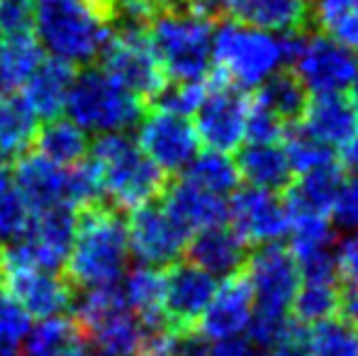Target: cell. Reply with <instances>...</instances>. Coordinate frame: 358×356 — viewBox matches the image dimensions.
<instances>
[{
  "label": "cell",
  "instance_id": "d6a6232c",
  "mask_svg": "<svg viewBox=\"0 0 358 356\" xmlns=\"http://www.w3.org/2000/svg\"><path fill=\"white\" fill-rule=\"evenodd\" d=\"M185 180H190L198 188L208 190V193L222 195L224 198L227 193L236 188L239 183V173H236V166L227 154L220 152H205L198 154V157L190 162L188 171H185Z\"/></svg>",
  "mask_w": 358,
  "mask_h": 356
},
{
  "label": "cell",
  "instance_id": "484cf974",
  "mask_svg": "<svg viewBox=\"0 0 358 356\" xmlns=\"http://www.w3.org/2000/svg\"><path fill=\"white\" fill-rule=\"evenodd\" d=\"M124 303L137 315L142 327L159 329L166 327L164 322V295H166V269L137 266L124 278Z\"/></svg>",
  "mask_w": 358,
  "mask_h": 356
},
{
  "label": "cell",
  "instance_id": "f35d334b",
  "mask_svg": "<svg viewBox=\"0 0 358 356\" xmlns=\"http://www.w3.org/2000/svg\"><path fill=\"white\" fill-rule=\"evenodd\" d=\"M32 220L34 213L27 208L17 188L10 190L5 198H0V239H5L8 244L24 239L32 227Z\"/></svg>",
  "mask_w": 358,
  "mask_h": 356
},
{
  "label": "cell",
  "instance_id": "9a60e30c",
  "mask_svg": "<svg viewBox=\"0 0 358 356\" xmlns=\"http://www.w3.org/2000/svg\"><path fill=\"white\" fill-rule=\"evenodd\" d=\"M0 288L32 318H54L73 305L76 288L62 273L37 266H0Z\"/></svg>",
  "mask_w": 358,
  "mask_h": 356
},
{
  "label": "cell",
  "instance_id": "74e56055",
  "mask_svg": "<svg viewBox=\"0 0 358 356\" xmlns=\"http://www.w3.org/2000/svg\"><path fill=\"white\" fill-rule=\"evenodd\" d=\"M205 90H208V81H169L149 108H161L166 113L188 118L200 108Z\"/></svg>",
  "mask_w": 358,
  "mask_h": 356
},
{
  "label": "cell",
  "instance_id": "2e32d148",
  "mask_svg": "<svg viewBox=\"0 0 358 356\" xmlns=\"http://www.w3.org/2000/svg\"><path fill=\"white\" fill-rule=\"evenodd\" d=\"M251 315H254V288L244 266L227 276L224 283L215 288L213 300L198 322V334L213 342L239 337L249 327Z\"/></svg>",
  "mask_w": 358,
  "mask_h": 356
},
{
  "label": "cell",
  "instance_id": "bcb514c9",
  "mask_svg": "<svg viewBox=\"0 0 358 356\" xmlns=\"http://www.w3.org/2000/svg\"><path fill=\"white\" fill-rule=\"evenodd\" d=\"M341 169H344V173H354L358 178V129L356 134L349 139V142L341 147Z\"/></svg>",
  "mask_w": 358,
  "mask_h": 356
},
{
  "label": "cell",
  "instance_id": "f546056e",
  "mask_svg": "<svg viewBox=\"0 0 358 356\" xmlns=\"http://www.w3.org/2000/svg\"><path fill=\"white\" fill-rule=\"evenodd\" d=\"M312 27L341 47L358 49V0H312Z\"/></svg>",
  "mask_w": 358,
  "mask_h": 356
},
{
  "label": "cell",
  "instance_id": "8992f818",
  "mask_svg": "<svg viewBox=\"0 0 358 356\" xmlns=\"http://www.w3.org/2000/svg\"><path fill=\"white\" fill-rule=\"evenodd\" d=\"M66 108L73 122L90 132H120L137 124L146 113L142 100L134 98L103 69H85L76 76Z\"/></svg>",
  "mask_w": 358,
  "mask_h": 356
},
{
  "label": "cell",
  "instance_id": "d590c367",
  "mask_svg": "<svg viewBox=\"0 0 358 356\" xmlns=\"http://www.w3.org/2000/svg\"><path fill=\"white\" fill-rule=\"evenodd\" d=\"M307 356H358V332L339 318L312 325Z\"/></svg>",
  "mask_w": 358,
  "mask_h": 356
},
{
  "label": "cell",
  "instance_id": "816d5d0a",
  "mask_svg": "<svg viewBox=\"0 0 358 356\" xmlns=\"http://www.w3.org/2000/svg\"><path fill=\"white\" fill-rule=\"evenodd\" d=\"M349 100H351V105H354L356 118H358V78L354 81V86H351V90H349Z\"/></svg>",
  "mask_w": 358,
  "mask_h": 356
},
{
  "label": "cell",
  "instance_id": "ffe728a7",
  "mask_svg": "<svg viewBox=\"0 0 358 356\" xmlns=\"http://www.w3.org/2000/svg\"><path fill=\"white\" fill-rule=\"evenodd\" d=\"M305 129L324 142L327 147H344L358 129L356 110L349 100V93H315L300 120Z\"/></svg>",
  "mask_w": 358,
  "mask_h": 356
},
{
  "label": "cell",
  "instance_id": "ab89813d",
  "mask_svg": "<svg viewBox=\"0 0 358 356\" xmlns=\"http://www.w3.org/2000/svg\"><path fill=\"white\" fill-rule=\"evenodd\" d=\"M285 132V124L266 108L256 95H251V108L246 115V127L244 137L249 144H280Z\"/></svg>",
  "mask_w": 358,
  "mask_h": 356
},
{
  "label": "cell",
  "instance_id": "7402d4cb",
  "mask_svg": "<svg viewBox=\"0 0 358 356\" xmlns=\"http://www.w3.org/2000/svg\"><path fill=\"white\" fill-rule=\"evenodd\" d=\"M13 178L17 193L22 195V200L34 215L64 203L66 171L49 159L39 157L37 152L24 154L15 162Z\"/></svg>",
  "mask_w": 358,
  "mask_h": 356
},
{
  "label": "cell",
  "instance_id": "f1b7e54d",
  "mask_svg": "<svg viewBox=\"0 0 358 356\" xmlns=\"http://www.w3.org/2000/svg\"><path fill=\"white\" fill-rule=\"evenodd\" d=\"M256 100H261L285 127H290V124L300 122L305 115V108L310 103V90L305 88V83L297 78L292 69H283L266 78V83L256 93Z\"/></svg>",
  "mask_w": 358,
  "mask_h": 356
},
{
  "label": "cell",
  "instance_id": "7c38bea8",
  "mask_svg": "<svg viewBox=\"0 0 358 356\" xmlns=\"http://www.w3.org/2000/svg\"><path fill=\"white\" fill-rule=\"evenodd\" d=\"M290 69L312 93H339L354 86L358 78V59L322 32H307Z\"/></svg>",
  "mask_w": 358,
  "mask_h": 356
},
{
  "label": "cell",
  "instance_id": "4fadbf2b",
  "mask_svg": "<svg viewBox=\"0 0 358 356\" xmlns=\"http://www.w3.org/2000/svg\"><path fill=\"white\" fill-rule=\"evenodd\" d=\"M227 220L231 222V232L246 244H273L287 234L290 218L283 203V193H271L261 188H241L227 205Z\"/></svg>",
  "mask_w": 358,
  "mask_h": 356
},
{
  "label": "cell",
  "instance_id": "ee69618b",
  "mask_svg": "<svg viewBox=\"0 0 358 356\" xmlns=\"http://www.w3.org/2000/svg\"><path fill=\"white\" fill-rule=\"evenodd\" d=\"M336 269L346 288L358 290V234L341 242V249L336 254Z\"/></svg>",
  "mask_w": 358,
  "mask_h": 356
},
{
  "label": "cell",
  "instance_id": "ac0fdd59",
  "mask_svg": "<svg viewBox=\"0 0 358 356\" xmlns=\"http://www.w3.org/2000/svg\"><path fill=\"white\" fill-rule=\"evenodd\" d=\"M159 200L190 234L227 222V200L185 178H171Z\"/></svg>",
  "mask_w": 358,
  "mask_h": 356
},
{
  "label": "cell",
  "instance_id": "d4e9b609",
  "mask_svg": "<svg viewBox=\"0 0 358 356\" xmlns=\"http://www.w3.org/2000/svg\"><path fill=\"white\" fill-rule=\"evenodd\" d=\"M236 173L251 188L285 193L292 183V169L280 144H246L236 154Z\"/></svg>",
  "mask_w": 358,
  "mask_h": 356
},
{
  "label": "cell",
  "instance_id": "836d02e7",
  "mask_svg": "<svg viewBox=\"0 0 358 356\" xmlns=\"http://www.w3.org/2000/svg\"><path fill=\"white\" fill-rule=\"evenodd\" d=\"M280 142H283V152H285L287 162H290V169L297 173H307V171H312V169L334 162L331 147H327L324 142L312 137L302 122H295V124H290V127H285Z\"/></svg>",
  "mask_w": 358,
  "mask_h": 356
},
{
  "label": "cell",
  "instance_id": "6da1fadb",
  "mask_svg": "<svg viewBox=\"0 0 358 356\" xmlns=\"http://www.w3.org/2000/svg\"><path fill=\"white\" fill-rule=\"evenodd\" d=\"M127 222L117 208L103 200L78 210L76 237L62 276L73 288L117 283L127 264Z\"/></svg>",
  "mask_w": 358,
  "mask_h": 356
},
{
  "label": "cell",
  "instance_id": "5bb4252c",
  "mask_svg": "<svg viewBox=\"0 0 358 356\" xmlns=\"http://www.w3.org/2000/svg\"><path fill=\"white\" fill-rule=\"evenodd\" d=\"M215 276L188 262L166 269L164 322L176 334H195L205 308L215 295Z\"/></svg>",
  "mask_w": 358,
  "mask_h": 356
},
{
  "label": "cell",
  "instance_id": "cb8c5ba5",
  "mask_svg": "<svg viewBox=\"0 0 358 356\" xmlns=\"http://www.w3.org/2000/svg\"><path fill=\"white\" fill-rule=\"evenodd\" d=\"M344 183L346 173L341 164L334 159L324 166H317L312 171L302 173L300 180H292L290 188L283 193V203L287 208H302L329 218Z\"/></svg>",
  "mask_w": 358,
  "mask_h": 356
},
{
  "label": "cell",
  "instance_id": "b9f144b4",
  "mask_svg": "<svg viewBox=\"0 0 358 356\" xmlns=\"http://www.w3.org/2000/svg\"><path fill=\"white\" fill-rule=\"evenodd\" d=\"M29 332V315L15 298H10L0 288V339L8 344H17Z\"/></svg>",
  "mask_w": 358,
  "mask_h": 356
},
{
  "label": "cell",
  "instance_id": "f5cc1de1",
  "mask_svg": "<svg viewBox=\"0 0 358 356\" xmlns=\"http://www.w3.org/2000/svg\"><path fill=\"white\" fill-rule=\"evenodd\" d=\"M3 42H5V39H3V34H0V47H3Z\"/></svg>",
  "mask_w": 358,
  "mask_h": 356
},
{
  "label": "cell",
  "instance_id": "60d3db41",
  "mask_svg": "<svg viewBox=\"0 0 358 356\" xmlns=\"http://www.w3.org/2000/svg\"><path fill=\"white\" fill-rule=\"evenodd\" d=\"M37 0H0V34L3 39L34 34Z\"/></svg>",
  "mask_w": 358,
  "mask_h": 356
},
{
  "label": "cell",
  "instance_id": "d6986e66",
  "mask_svg": "<svg viewBox=\"0 0 358 356\" xmlns=\"http://www.w3.org/2000/svg\"><path fill=\"white\" fill-rule=\"evenodd\" d=\"M76 66L59 57L42 59L32 76L22 86V100L29 105L37 120H57L66 108L69 90L76 81Z\"/></svg>",
  "mask_w": 358,
  "mask_h": 356
},
{
  "label": "cell",
  "instance_id": "f907efd6",
  "mask_svg": "<svg viewBox=\"0 0 358 356\" xmlns=\"http://www.w3.org/2000/svg\"><path fill=\"white\" fill-rule=\"evenodd\" d=\"M0 356H20L17 344H8V342L0 339Z\"/></svg>",
  "mask_w": 358,
  "mask_h": 356
},
{
  "label": "cell",
  "instance_id": "1f68e13d",
  "mask_svg": "<svg viewBox=\"0 0 358 356\" xmlns=\"http://www.w3.org/2000/svg\"><path fill=\"white\" fill-rule=\"evenodd\" d=\"M339 283H310L302 280L297 285V293L292 298V315L300 325H317L322 320L336 318V308H339Z\"/></svg>",
  "mask_w": 358,
  "mask_h": 356
},
{
  "label": "cell",
  "instance_id": "7a4b0ae2",
  "mask_svg": "<svg viewBox=\"0 0 358 356\" xmlns=\"http://www.w3.org/2000/svg\"><path fill=\"white\" fill-rule=\"evenodd\" d=\"M34 24L54 57L88 66L113 32V0H37Z\"/></svg>",
  "mask_w": 358,
  "mask_h": 356
},
{
  "label": "cell",
  "instance_id": "8d00e7d4",
  "mask_svg": "<svg viewBox=\"0 0 358 356\" xmlns=\"http://www.w3.org/2000/svg\"><path fill=\"white\" fill-rule=\"evenodd\" d=\"M103 176H100V166L93 159H80L78 164L69 166L66 183H64V203L80 210L88 205L103 203Z\"/></svg>",
  "mask_w": 358,
  "mask_h": 356
},
{
  "label": "cell",
  "instance_id": "277c9868",
  "mask_svg": "<svg viewBox=\"0 0 358 356\" xmlns=\"http://www.w3.org/2000/svg\"><path fill=\"white\" fill-rule=\"evenodd\" d=\"M213 24L190 10H159L149 39L169 81H205L213 59Z\"/></svg>",
  "mask_w": 358,
  "mask_h": 356
},
{
  "label": "cell",
  "instance_id": "83f0119b",
  "mask_svg": "<svg viewBox=\"0 0 358 356\" xmlns=\"http://www.w3.org/2000/svg\"><path fill=\"white\" fill-rule=\"evenodd\" d=\"M32 152H37L39 157L49 159L52 164L62 169H69L73 164H78L80 159H85L90 144L85 132L73 122V120H47L44 127H37L32 142Z\"/></svg>",
  "mask_w": 358,
  "mask_h": 356
},
{
  "label": "cell",
  "instance_id": "e575fe53",
  "mask_svg": "<svg viewBox=\"0 0 358 356\" xmlns=\"http://www.w3.org/2000/svg\"><path fill=\"white\" fill-rule=\"evenodd\" d=\"M83 337L73 318L54 315L44 318L37 327H29L24 337V354L27 356H59L73 339Z\"/></svg>",
  "mask_w": 358,
  "mask_h": 356
},
{
  "label": "cell",
  "instance_id": "4dcf8cb0",
  "mask_svg": "<svg viewBox=\"0 0 358 356\" xmlns=\"http://www.w3.org/2000/svg\"><path fill=\"white\" fill-rule=\"evenodd\" d=\"M42 44L34 39V34L3 42L0 47V90L22 88L24 81L34 73V69L42 64Z\"/></svg>",
  "mask_w": 358,
  "mask_h": 356
},
{
  "label": "cell",
  "instance_id": "9c48e42d",
  "mask_svg": "<svg viewBox=\"0 0 358 356\" xmlns=\"http://www.w3.org/2000/svg\"><path fill=\"white\" fill-rule=\"evenodd\" d=\"M251 288H254V315L271 320L287 318V310L300 285V269L292 252L283 244H261L246 259Z\"/></svg>",
  "mask_w": 358,
  "mask_h": 356
},
{
  "label": "cell",
  "instance_id": "681fc988",
  "mask_svg": "<svg viewBox=\"0 0 358 356\" xmlns=\"http://www.w3.org/2000/svg\"><path fill=\"white\" fill-rule=\"evenodd\" d=\"M59 356H93V352H90V347L85 344V339L78 337V339H73V342L69 344Z\"/></svg>",
  "mask_w": 358,
  "mask_h": 356
},
{
  "label": "cell",
  "instance_id": "e0dca14e",
  "mask_svg": "<svg viewBox=\"0 0 358 356\" xmlns=\"http://www.w3.org/2000/svg\"><path fill=\"white\" fill-rule=\"evenodd\" d=\"M76 218L78 210L69 203H59L34 215L24 242L32 252L34 264L42 271L62 273L76 237Z\"/></svg>",
  "mask_w": 358,
  "mask_h": 356
},
{
  "label": "cell",
  "instance_id": "603a6c76",
  "mask_svg": "<svg viewBox=\"0 0 358 356\" xmlns=\"http://www.w3.org/2000/svg\"><path fill=\"white\" fill-rule=\"evenodd\" d=\"M80 334L93 356H139L146 329L137 320V315L124 305L105 315Z\"/></svg>",
  "mask_w": 358,
  "mask_h": 356
},
{
  "label": "cell",
  "instance_id": "c3c4849f",
  "mask_svg": "<svg viewBox=\"0 0 358 356\" xmlns=\"http://www.w3.org/2000/svg\"><path fill=\"white\" fill-rule=\"evenodd\" d=\"M15 190V178H13V169L8 164H0V198Z\"/></svg>",
  "mask_w": 358,
  "mask_h": 356
},
{
  "label": "cell",
  "instance_id": "30bf717a",
  "mask_svg": "<svg viewBox=\"0 0 358 356\" xmlns=\"http://www.w3.org/2000/svg\"><path fill=\"white\" fill-rule=\"evenodd\" d=\"M190 232L164 208V203H146L132 210L127 222L129 252L142 266L169 269L185 254Z\"/></svg>",
  "mask_w": 358,
  "mask_h": 356
},
{
  "label": "cell",
  "instance_id": "44dd1931",
  "mask_svg": "<svg viewBox=\"0 0 358 356\" xmlns=\"http://www.w3.org/2000/svg\"><path fill=\"white\" fill-rule=\"evenodd\" d=\"M185 259L193 266L203 269L210 276H231L246 266L249 247L231 232V227H208L200 229L188 239Z\"/></svg>",
  "mask_w": 358,
  "mask_h": 356
},
{
  "label": "cell",
  "instance_id": "f6af8a7d",
  "mask_svg": "<svg viewBox=\"0 0 358 356\" xmlns=\"http://www.w3.org/2000/svg\"><path fill=\"white\" fill-rule=\"evenodd\" d=\"M208 356H266L256 347L251 339H241V337H231V339H222L213 347V352Z\"/></svg>",
  "mask_w": 358,
  "mask_h": 356
},
{
  "label": "cell",
  "instance_id": "8fae6325",
  "mask_svg": "<svg viewBox=\"0 0 358 356\" xmlns=\"http://www.w3.org/2000/svg\"><path fill=\"white\" fill-rule=\"evenodd\" d=\"M139 122L142 124H139L137 147L166 176H178L198 157L200 139L188 118L166 113L161 108H146Z\"/></svg>",
  "mask_w": 358,
  "mask_h": 356
},
{
  "label": "cell",
  "instance_id": "ba28073f",
  "mask_svg": "<svg viewBox=\"0 0 358 356\" xmlns=\"http://www.w3.org/2000/svg\"><path fill=\"white\" fill-rule=\"evenodd\" d=\"M251 108V93L229 83L220 73H210L208 90L200 103L195 134L210 152L229 154L241 147L246 115Z\"/></svg>",
  "mask_w": 358,
  "mask_h": 356
},
{
  "label": "cell",
  "instance_id": "4316f807",
  "mask_svg": "<svg viewBox=\"0 0 358 356\" xmlns=\"http://www.w3.org/2000/svg\"><path fill=\"white\" fill-rule=\"evenodd\" d=\"M37 134V115L22 95H0V164H13L29 152Z\"/></svg>",
  "mask_w": 358,
  "mask_h": 356
},
{
  "label": "cell",
  "instance_id": "7dc6e473",
  "mask_svg": "<svg viewBox=\"0 0 358 356\" xmlns=\"http://www.w3.org/2000/svg\"><path fill=\"white\" fill-rule=\"evenodd\" d=\"M180 356H208V349H205V339L200 337L198 332L188 334L183 339V349H180Z\"/></svg>",
  "mask_w": 358,
  "mask_h": 356
},
{
  "label": "cell",
  "instance_id": "7bdbcfd3",
  "mask_svg": "<svg viewBox=\"0 0 358 356\" xmlns=\"http://www.w3.org/2000/svg\"><path fill=\"white\" fill-rule=\"evenodd\" d=\"M331 215H334V220L341 227H346V229L358 227V178L344 183Z\"/></svg>",
  "mask_w": 358,
  "mask_h": 356
},
{
  "label": "cell",
  "instance_id": "5b68a950",
  "mask_svg": "<svg viewBox=\"0 0 358 356\" xmlns=\"http://www.w3.org/2000/svg\"><path fill=\"white\" fill-rule=\"evenodd\" d=\"M215 73L249 90L271 76L283 62V42L271 32L224 20L213 39Z\"/></svg>",
  "mask_w": 358,
  "mask_h": 356
},
{
  "label": "cell",
  "instance_id": "52a82bcc",
  "mask_svg": "<svg viewBox=\"0 0 358 356\" xmlns=\"http://www.w3.org/2000/svg\"><path fill=\"white\" fill-rule=\"evenodd\" d=\"M98 62L108 76L142 100L146 108L169 83L151 47L149 29H113Z\"/></svg>",
  "mask_w": 358,
  "mask_h": 356
},
{
  "label": "cell",
  "instance_id": "3957f363",
  "mask_svg": "<svg viewBox=\"0 0 358 356\" xmlns=\"http://www.w3.org/2000/svg\"><path fill=\"white\" fill-rule=\"evenodd\" d=\"M90 152L93 162L100 166L105 200L117 210H134L154 203L164 195L171 180L137 147V142L122 132L98 137Z\"/></svg>",
  "mask_w": 358,
  "mask_h": 356
}]
</instances>
